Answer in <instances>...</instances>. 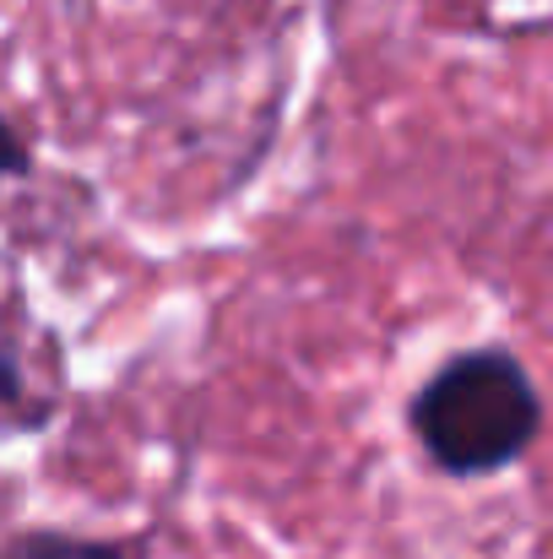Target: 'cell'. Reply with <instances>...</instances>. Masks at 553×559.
<instances>
[{"label": "cell", "mask_w": 553, "mask_h": 559, "mask_svg": "<svg viewBox=\"0 0 553 559\" xmlns=\"http://www.w3.org/2000/svg\"><path fill=\"white\" fill-rule=\"evenodd\" d=\"M0 407H27V380H22V365L5 343H0Z\"/></svg>", "instance_id": "cell-4"}, {"label": "cell", "mask_w": 553, "mask_h": 559, "mask_svg": "<svg viewBox=\"0 0 553 559\" xmlns=\"http://www.w3.org/2000/svg\"><path fill=\"white\" fill-rule=\"evenodd\" d=\"M0 559H131V544L60 533V527H33V533H11L0 544Z\"/></svg>", "instance_id": "cell-2"}, {"label": "cell", "mask_w": 553, "mask_h": 559, "mask_svg": "<svg viewBox=\"0 0 553 559\" xmlns=\"http://www.w3.org/2000/svg\"><path fill=\"white\" fill-rule=\"evenodd\" d=\"M423 462L445 478H494L543 435V396L510 348L450 354L407 402Z\"/></svg>", "instance_id": "cell-1"}, {"label": "cell", "mask_w": 553, "mask_h": 559, "mask_svg": "<svg viewBox=\"0 0 553 559\" xmlns=\"http://www.w3.org/2000/svg\"><path fill=\"white\" fill-rule=\"evenodd\" d=\"M27 175H33V147L22 142V131L0 109V180H27Z\"/></svg>", "instance_id": "cell-3"}]
</instances>
